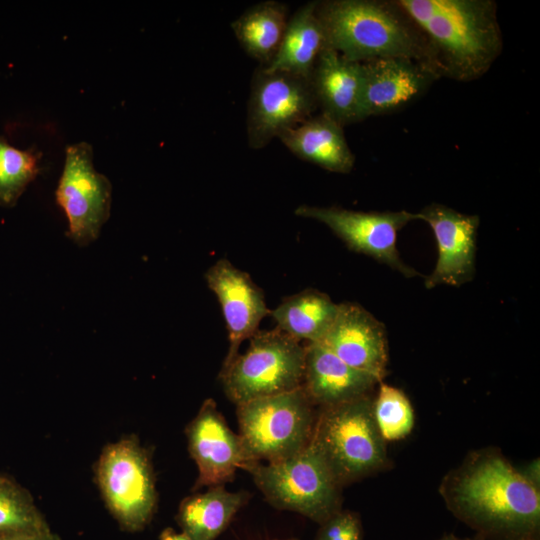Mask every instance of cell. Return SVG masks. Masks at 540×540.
<instances>
[{"instance_id": "obj_26", "label": "cell", "mask_w": 540, "mask_h": 540, "mask_svg": "<svg viewBox=\"0 0 540 540\" xmlns=\"http://www.w3.org/2000/svg\"><path fill=\"white\" fill-rule=\"evenodd\" d=\"M374 418L385 441L405 438L414 426V411L408 397L396 387L380 382L373 400Z\"/></svg>"}, {"instance_id": "obj_9", "label": "cell", "mask_w": 540, "mask_h": 540, "mask_svg": "<svg viewBox=\"0 0 540 540\" xmlns=\"http://www.w3.org/2000/svg\"><path fill=\"white\" fill-rule=\"evenodd\" d=\"M318 109L310 78L259 66L253 74L246 131L252 149H262Z\"/></svg>"}, {"instance_id": "obj_11", "label": "cell", "mask_w": 540, "mask_h": 540, "mask_svg": "<svg viewBox=\"0 0 540 540\" xmlns=\"http://www.w3.org/2000/svg\"><path fill=\"white\" fill-rule=\"evenodd\" d=\"M294 214L326 225L349 249L365 254L397 270L407 278L419 275L400 258L396 247L398 232L418 220L414 212L355 211L341 207L298 206Z\"/></svg>"}, {"instance_id": "obj_5", "label": "cell", "mask_w": 540, "mask_h": 540, "mask_svg": "<svg viewBox=\"0 0 540 540\" xmlns=\"http://www.w3.org/2000/svg\"><path fill=\"white\" fill-rule=\"evenodd\" d=\"M270 505L297 512L319 525L341 510V488L310 441L296 455L267 464L243 466Z\"/></svg>"}, {"instance_id": "obj_1", "label": "cell", "mask_w": 540, "mask_h": 540, "mask_svg": "<svg viewBox=\"0 0 540 540\" xmlns=\"http://www.w3.org/2000/svg\"><path fill=\"white\" fill-rule=\"evenodd\" d=\"M440 493L481 540L539 539V487L496 449L469 454L443 479Z\"/></svg>"}, {"instance_id": "obj_10", "label": "cell", "mask_w": 540, "mask_h": 540, "mask_svg": "<svg viewBox=\"0 0 540 540\" xmlns=\"http://www.w3.org/2000/svg\"><path fill=\"white\" fill-rule=\"evenodd\" d=\"M55 195L68 220V237L80 246L96 240L110 215L112 185L95 169L88 142L66 147Z\"/></svg>"}, {"instance_id": "obj_24", "label": "cell", "mask_w": 540, "mask_h": 540, "mask_svg": "<svg viewBox=\"0 0 540 540\" xmlns=\"http://www.w3.org/2000/svg\"><path fill=\"white\" fill-rule=\"evenodd\" d=\"M50 529L31 494L0 473V540Z\"/></svg>"}, {"instance_id": "obj_17", "label": "cell", "mask_w": 540, "mask_h": 540, "mask_svg": "<svg viewBox=\"0 0 540 540\" xmlns=\"http://www.w3.org/2000/svg\"><path fill=\"white\" fill-rule=\"evenodd\" d=\"M375 377L357 370L320 342L305 345L302 387L313 405L334 406L369 395Z\"/></svg>"}, {"instance_id": "obj_21", "label": "cell", "mask_w": 540, "mask_h": 540, "mask_svg": "<svg viewBox=\"0 0 540 540\" xmlns=\"http://www.w3.org/2000/svg\"><path fill=\"white\" fill-rule=\"evenodd\" d=\"M247 492H229L224 485L183 499L176 520L191 540H215L247 503Z\"/></svg>"}, {"instance_id": "obj_33", "label": "cell", "mask_w": 540, "mask_h": 540, "mask_svg": "<svg viewBox=\"0 0 540 540\" xmlns=\"http://www.w3.org/2000/svg\"><path fill=\"white\" fill-rule=\"evenodd\" d=\"M284 540H296V539H284Z\"/></svg>"}, {"instance_id": "obj_6", "label": "cell", "mask_w": 540, "mask_h": 540, "mask_svg": "<svg viewBox=\"0 0 540 540\" xmlns=\"http://www.w3.org/2000/svg\"><path fill=\"white\" fill-rule=\"evenodd\" d=\"M313 406L302 386L237 405L244 465L278 462L302 451L313 432Z\"/></svg>"}, {"instance_id": "obj_23", "label": "cell", "mask_w": 540, "mask_h": 540, "mask_svg": "<svg viewBox=\"0 0 540 540\" xmlns=\"http://www.w3.org/2000/svg\"><path fill=\"white\" fill-rule=\"evenodd\" d=\"M288 20L285 3L267 0L244 11L231 28L244 51L260 66H267L279 49Z\"/></svg>"}, {"instance_id": "obj_18", "label": "cell", "mask_w": 540, "mask_h": 540, "mask_svg": "<svg viewBox=\"0 0 540 540\" xmlns=\"http://www.w3.org/2000/svg\"><path fill=\"white\" fill-rule=\"evenodd\" d=\"M318 108L342 127L360 122L362 65L326 46L310 76Z\"/></svg>"}, {"instance_id": "obj_31", "label": "cell", "mask_w": 540, "mask_h": 540, "mask_svg": "<svg viewBox=\"0 0 540 540\" xmlns=\"http://www.w3.org/2000/svg\"><path fill=\"white\" fill-rule=\"evenodd\" d=\"M440 540H481V539L479 537H477V536L475 538H459V537H456V536L450 534V535L444 536Z\"/></svg>"}, {"instance_id": "obj_12", "label": "cell", "mask_w": 540, "mask_h": 540, "mask_svg": "<svg viewBox=\"0 0 540 540\" xmlns=\"http://www.w3.org/2000/svg\"><path fill=\"white\" fill-rule=\"evenodd\" d=\"M418 220L432 229L438 249L434 271L426 277L425 287L460 286L473 279L475 272L478 215L458 212L432 203L416 213Z\"/></svg>"}, {"instance_id": "obj_3", "label": "cell", "mask_w": 540, "mask_h": 540, "mask_svg": "<svg viewBox=\"0 0 540 540\" xmlns=\"http://www.w3.org/2000/svg\"><path fill=\"white\" fill-rule=\"evenodd\" d=\"M326 45L363 63L399 57L420 62L441 78L429 44L397 0L317 1Z\"/></svg>"}, {"instance_id": "obj_13", "label": "cell", "mask_w": 540, "mask_h": 540, "mask_svg": "<svg viewBox=\"0 0 540 540\" xmlns=\"http://www.w3.org/2000/svg\"><path fill=\"white\" fill-rule=\"evenodd\" d=\"M185 433L190 456L198 468L193 490L224 485L244 466L240 437L228 427L213 399L203 402Z\"/></svg>"}, {"instance_id": "obj_28", "label": "cell", "mask_w": 540, "mask_h": 540, "mask_svg": "<svg viewBox=\"0 0 540 540\" xmlns=\"http://www.w3.org/2000/svg\"><path fill=\"white\" fill-rule=\"evenodd\" d=\"M4 540H61L60 536L51 529L29 534H23Z\"/></svg>"}, {"instance_id": "obj_30", "label": "cell", "mask_w": 540, "mask_h": 540, "mask_svg": "<svg viewBox=\"0 0 540 540\" xmlns=\"http://www.w3.org/2000/svg\"><path fill=\"white\" fill-rule=\"evenodd\" d=\"M159 540H191V539L187 535H185L183 532L177 533L172 528H166L160 533Z\"/></svg>"}, {"instance_id": "obj_19", "label": "cell", "mask_w": 540, "mask_h": 540, "mask_svg": "<svg viewBox=\"0 0 540 540\" xmlns=\"http://www.w3.org/2000/svg\"><path fill=\"white\" fill-rule=\"evenodd\" d=\"M340 124L320 113L278 138L296 157L334 173H350L355 155Z\"/></svg>"}, {"instance_id": "obj_16", "label": "cell", "mask_w": 540, "mask_h": 540, "mask_svg": "<svg viewBox=\"0 0 540 540\" xmlns=\"http://www.w3.org/2000/svg\"><path fill=\"white\" fill-rule=\"evenodd\" d=\"M320 343L349 366L379 382L384 378L388 361L385 326L362 306L338 304L335 320Z\"/></svg>"}, {"instance_id": "obj_14", "label": "cell", "mask_w": 540, "mask_h": 540, "mask_svg": "<svg viewBox=\"0 0 540 540\" xmlns=\"http://www.w3.org/2000/svg\"><path fill=\"white\" fill-rule=\"evenodd\" d=\"M361 65L360 121L407 107L440 78L428 66L407 58H377Z\"/></svg>"}, {"instance_id": "obj_25", "label": "cell", "mask_w": 540, "mask_h": 540, "mask_svg": "<svg viewBox=\"0 0 540 540\" xmlns=\"http://www.w3.org/2000/svg\"><path fill=\"white\" fill-rule=\"evenodd\" d=\"M34 149L20 150L0 135V205L13 206L39 172Z\"/></svg>"}, {"instance_id": "obj_15", "label": "cell", "mask_w": 540, "mask_h": 540, "mask_svg": "<svg viewBox=\"0 0 540 540\" xmlns=\"http://www.w3.org/2000/svg\"><path fill=\"white\" fill-rule=\"evenodd\" d=\"M205 280L221 306L228 331L229 348L223 365L237 354L242 342L259 329L260 322L270 314L264 293L250 275L227 259H219L206 272Z\"/></svg>"}, {"instance_id": "obj_8", "label": "cell", "mask_w": 540, "mask_h": 540, "mask_svg": "<svg viewBox=\"0 0 540 540\" xmlns=\"http://www.w3.org/2000/svg\"><path fill=\"white\" fill-rule=\"evenodd\" d=\"M104 502L120 526L138 531L151 520L157 492L148 451L134 436L104 447L95 466Z\"/></svg>"}, {"instance_id": "obj_2", "label": "cell", "mask_w": 540, "mask_h": 540, "mask_svg": "<svg viewBox=\"0 0 540 540\" xmlns=\"http://www.w3.org/2000/svg\"><path fill=\"white\" fill-rule=\"evenodd\" d=\"M417 24L441 77L470 82L485 75L503 51L493 0H397Z\"/></svg>"}, {"instance_id": "obj_4", "label": "cell", "mask_w": 540, "mask_h": 540, "mask_svg": "<svg viewBox=\"0 0 540 540\" xmlns=\"http://www.w3.org/2000/svg\"><path fill=\"white\" fill-rule=\"evenodd\" d=\"M310 441L342 487L387 463L386 441L377 427L369 395L323 407Z\"/></svg>"}, {"instance_id": "obj_22", "label": "cell", "mask_w": 540, "mask_h": 540, "mask_svg": "<svg viewBox=\"0 0 540 540\" xmlns=\"http://www.w3.org/2000/svg\"><path fill=\"white\" fill-rule=\"evenodd\" d=\"M338 312V304L319 290L308 288L290 295L273 310L277 329L308 343L321 342Z\"/></svg>"}, {"instance_id": "obj_20", "label": "cell", "mask_w": 540, "mask_h": 540, "mask_svg": "<svg viewBox=\"0 0 540 540\" xmlns=\"http://www.w3.org/2000/svg\"><path fill=\"white\" fill-rule=\"evenodd\" d=\"M316 5L317 1L308 2L289 17L277 53L267 66H262L265 70L310 78L322 50L327 46Z\"/></svg>"}, {"instance_id": "obj_32", "label": "cell", "mask_w": 540, "mask_h": 540, "mask_svg": "<svg viewBox=\"0 0 540 540\" xmlns=\"http://www.w3.org/2000/svg\"><path fill=\"white\" fill-rule=\"evenodd\" d=\"M514 540H539L537 538H521V539H514Z\"/></svg>"}, {"instance_id": "obj_27", "label": "cell", "mask_w": 540, "mask_h": 540, "mask_svg": "<svg viewBox=\"0 0 540 540\" xmlns=\"http://www.w3.org/2000/svg\"><path fill=\"white\" fill-rule=\"evenodd\" d=\"M315 540H363V528L359 515L341 509L320 524Z\"/></svg>"}, {"instance_id": "obj_29", "label": "cell", "mask_w": 540, "mask_h": 540, "mask_svg": "<svg viewBox=\"0 0 540 540\" xmlns=\"http://www.w3.org/2000/svg\"><path fill=\"white\" fill-rule=\"evenodd\" d=\"M522 474L534 485L539 487V463L533 462L528 464L524 467V469L520 470Z\"/></svg>"}, {"instance_id": "obj_7", "label": "cell", "mask_w": 540, "mask_h": 540, "mask_svg": "<svg viewBox=\"0 0 540 540\" xmlns=\"http://www.w3.org/2000/svg\"><path fill=\"white\" fill-rule=\"evenodd\" d=\"M248 349L223 365L220 379L236 405L281 394L302 386L305 346L275 328L258 330Z\"/></svg>"}]
</instances>
